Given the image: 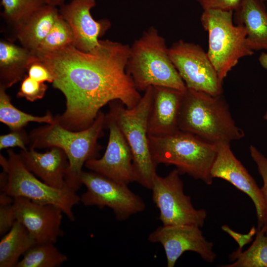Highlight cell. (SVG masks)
Here are the masks:
<instances>
[{"mask_svg":"<svg viewBox=\"0 0 267 267\" xmlns=\"http://www.w3.org/2000/svg\"><path fill=\"white\" fill-rule=\"evenodd\" d=\"M130 49L127 44L106 40L89 52L73 45L35 53L51 72L53 87L65 96V111L54 117L62 126L85 130L102 107L114 100L128 108L137 104L142 96L126 71Z\"/></svg>","mask_w":267,"mask_h":267,"instance_id":"6da1fadb","label":"cell"},{"mask_svg":"<svg viewBox=\"0 0 267 267\" xmlns=\"http://www.w3.org/2000/svg\"><path fill=\"white\" fill-rule=\"evenodd\" d=\"M105 126V115L100 111L93 123L79 131L68 130L55 118L51 124L32 130L30 146L33 148L56 147L66 154L69 166L65 176L67 187L77 191L82 185L81 176L86 162L96 158L97 140Z\"/></svg>","mask_w":267,"mask_h":267,"instance_id":"7a4b0ae2","label":"cell"},{"mask_svg":"<svg viewBox=\"0 0 267 267\" xmlns=\"http://www.w3.org/2000/svg\"><path fill=\"white\" fill-rule=\"evenodd\" d=\"M178 128L214 143H230L244 136L222 95L187 88L183 92Z\"/></svg>","mask_w":267,"mask_h":267,"instance_id":"3957f363","label":"cell"},{"mask_svg":"<svg viewBox=\"0 0 267 267\" xmlns=\"http://www.w3.org/2000/svg\"><path fill=\"white\" fill-rule=\"evenodd\" d=\"M126 71L138 91L163 87L185 92V84L173 63L165 39L151 26L130 46Z\"/></svg>","mask_w":267,"mask_h":267,"instance_id":"277c9868","label":"cell"},{"mask_svg":"<svg viewBox=\"0 0 267 267\" xmlns=\"http://www.w3.org/2000/svg\"><path fill=\"white\" fill-rule=\"evenodd\" d=\"M152 159L157 166L176 167L180 175L187 174L210 185L211 169L217 145L188 132L179 130L163 136H148Z\"/></svg>","mask_w":267,"mask_h":267,"instance_id":"5b68a950","label":"cell"},{"mask_svg":"<svg viewBox=\"0 0 267 267\" xmlns=\"http://www.w3.org/2000/svg\"><path fill=\"white\" fill-rule=\"evenodd\" d=\"M137 104L128 108L118 100L110 102L109 114L114 119L131 149L137 182L151 189L157 165L149 149L148 117L154 97V87L148 88Z\"/></svg>","mask_w":267,"mask_h":267,"instance_id":"8992f818","label":"cell"},{"mask_svg":"<svg viewBox=\"0 0 267 267\" xmlns=\"http://www.w3.org/2000/svg\"><path fill=\"white\" fill-rule=\"evenodd\" d=\"M233 17V11L216 9H204L200 17L208 35L207 52L222 81L241 58L254 54L247 45L245 28L234 24Z\"/></svg>","mask_w":267,"mask_h":267,"instance_id":"52a82bcc","label":"cell"},{"mask_svg":"<svg viewBox=\"0 0 267 267\" xmlns=\"http://www.w3.org/2000/svg\"><path fill=\"white\" fill-rule=\"evenodd\" d=\"M7 158L0 155V164L6 178L0 190L12 197H24L41 204H50L59 207L71 222L75 220L74 207L80 202L77 191L66 186L52 187L30 172L23 164L19 154L7 150Z\"/></svg>","mask_w":267,"mask_h":267,"instance_id":"ba28073f","label":"cell"},{"mask_svg":"<svg viewBox=\"0 0 267 267\" xmlns=\"http://www.w3.org/2000/svg\"><path fill=\"white\" fill-rule=\"evenodd\" d=\"M180 175L175 169L165 177L156 174L153 178L152 199L159 209V219L163 225L188 224L202 227L207 212L193 207L190 197L184 192Z\"/></svg>","mask_w":267,"mask_h":267,"instance_id":"9c48e42d","label":"cell"},{"mask_svg":"<svg viewBox=\"0 0 267 267\" xmlns=\"http://www.w3.org/2000/svg\"><path fill=\"white\" fill-rule=\"evenodd\" d=\"M81 182L86 191L80 196V202L86 206L107 207L118 221H125L145 209L144 201L128 185L91 171L82 172Z\"/></svg>","mask_w":267,"mask_h":267,"instance_id":"30bf717a","label":"cell"},{"mask_svg":"<svg viewBox=\"0 0 267 267\" xmlns=\"http://www.w3.org/2000/svg\"><path fill=\"white\" fill-rule=\"evenodd\" d=\"M170 58L187 89L214 96L222 92V81L199 45L180 40L169 48Z\"/></svg>","mask_w":267,"mask_h":267,"instance_id":"8fae6325","label":"cell"},{"mask_svg":"<svg viewBox=\"0 0 267 267\" xmlns=\"http://www.w3.org/2000/svg\"><path fill=\"white\" fill-rule=\"evenodd\" d=\"M105 126L109 130L106 150L100 158L88 160L85 166L117 182L128 185L137 182L130 147L113 117L105 115Z\"/></svg>","mask_w":267,"mask_h":267,"instance_id":"7c38bea8","label":"cell"},{"mask_svg":"<svg viewBox=\"0 0 267 267\" xmlns=\"http://www.w3.org/2000/svg\"><path fill=\"white\" fill-rule=\"evenodd\" d=\"M216 145V156L211 171L212 178L224 179L247 194L256 208L257 228L267 225V208L261 188L235 157L230 142H219Z\"/></svg>","mask_w":267,"mask_h":267,"instance_id":"4fadbf2b","label":"cell"},{"mask_svg":"<svg viewBox=\"0 0 267 267\" xmlns=\"http://www.w3.org/2000/svg\"><path fill=\"white\" fill-rule=\"evenodd\" d=\"M200 228L188 224L162 225L150 233L148 240L162 245L168 267H174L186 251L194 252L205 262L212 263L216 258L213 250V243L206 240Z\"/></svg>","mask_w":267,"mask_h":267,"instance_id":"5bb4252c","label":"cell"},{"mask_svg":"<svg viewBox=\"0 0 267 267\" xmlns=\"http://www.w3.org/2000/svg\"><path fill=\"white\" fill-rule=\"evenodd\" d=\"M17 221L21 223L37 243H55L64 235L61 228L63 212L50 204H41L24 197L14 198Z\"/></svg>","mask_w":267,"mask_h":267,"instance_id":"9a60e30c","label":"cell"},{"mask_svg":"<svg viewBox=\"0 0 267 267\" xmlns=\"http://www.w3.org/2000/svg\"><path fill=\"white\" fill-rule=\"evenodd\" d=\"M96 0H71L60 6L59 12L70 25L73 33L75 46L84 52H89L99 45L102 36L110 26L107 20L96 21L90 10Z\"/></svg>","mask_w":267,"mask_h":267,"instance_id":"2e32d148","label":"cell"},{"mask_svg":"<svg viewBox=\"0 0 267 267\" xmlns=\"http://www.w3.org/2000/svg\"><path fill=\"white\" fill-rule=\"evenodd\" d=\"M183 92L154 87V97L148 121V135L163 136L179 130L178 121Z\"/></svg>","mask_w":267,"mask_h":267,"instance_id":"e0dca14e","label":"cell"},{"mask_svg":"<svg viewBox=\"0 0 267 267\" xmlns=\"http://www.w3.org/2000/svg\"><path fill=\"white\" fill-rule=\"evenodd\" d=\"M19 154L25 167L43 181L55 188L67 186L65 176L69 162L62 149L53 147L41 153L29 147Z\"/></svg>","mask_w":267,"mask_h":267,"instance_id":"ac0fdd59","label":"cell"},{"mask_svg":"<svg viewBox=\"0 0 267 267\" xmlns=\"http://www.w3.org/2000/svg\"><path fill=\"white\" fill-rule=\"evenodd\" d=\"M234 18L235 24L245 28L252 50H267V12L261 0H242Z\"/></svg>","mask_w":267,"mask_h":267,"instance_id":"d6986e66","label":"cell"},{"mask_svg":"<svg viewBox=\"0 0 267 267\" xmlns=\"http://www.w3.org/2000/svg\"><path fill=\"white\" fill-rule=\"evenodd\" d=\"M59 15L57 7L44 5L15 30L16 38L22 46L35 54Z\"/></svg>","mask_w":267,"mask_h":267,"instance_id":"ffe728a7","label":"cell"},{"mask_svg":"<svg viewBox=\"0 0 267 267\" xmlns=\"http://www.w3.org/2000/svg\"><path fill=\"white\" fill-rule=\"evenodd\" d=\"M34 53L10 42H0V86L7 89L20 81Z\"/></svg>","mask_w":267,"mask_h":267,"instance_id":"44dd1931","label":"cell"},{"mask_svg":"<svg viewBox=\"0 0 267 267\" xmlns=\"http://www.w3.org/2000/svg\"><path fill=\"white\" fill-rule=\"evenodd\" d=\"M37 243L26 227L17 221L0 241V267H16L21 256Z\"/></svg>","mask_w":267,"mask_h":267,"instance_id":"7402d4cb","label":"cell"},{"mask_svg":"<svg viewBox=\"0 0 267 267\" xmlns=\"http://www.w3.org/2000/svg\"><path fill=\"white\" fill-rule=\"evenodd\" d=\"M233 262L222 267H267V231L256 228V237L245 251L237 249L229 255Z\"/></svg>","mask_w":267,"mask_h":267,"instance_id":"603a6c76","label":"cell"},{"mask_svg":"<svg viewBox=\"0 0 267 267\" xmlns=\"http://www.w3.org/2000/svg\"><path fill=\"white\" fill-rule=\"evenodd\" d=\"M6 89L0 86V121L8 126L11 131L22 129L29 122L47 124L54 121V117L49 111L43 116H37L16 108L12 104Z\"/></svg>","mask_w":267,"mask_h":267,"instance_id":"cb8c5ba5","label":"cell"},{"mask_svg":"<svg viewBox=\"0 0 267 267\" xmlns=\"http://www.w3.org/2000/svg\"><path fill=\"white\" fill-rule=\"evenodd\" d=\"M51 242L37 243L24 255L16 267H57L68 260Z\"/></svg>","mask_w":267,"mask_h":267,"instance_id":"d4e9b609","label":"cell"},{"mask_svg":"<svg viewBox=\"0 0 267 267\" xmlns=\"http://www.w3.org/2000/svg\"><path fill=\"white\" fill-rule=\"evenodd\" d=\"M73 45L75 46L72 29L60 14L36 52H52Z\"/></svg>","mask_w":267,"mask_h":267,"instance_id":"484cf974","label":"cell"},{"mask_svg":"<svg viewBox=\"0 0 267 267\" xmlns=\"http://www.w3.org/2000/svg\"><path fill=\"white\" fill-rule=\"evenodd\" d=\"M2 17L15 30L32 14L46 4L45 0H1Z\"/></svg>","mask_w":267,"mask_h":267,"instance_id":"4316f807","label":"cell"},{"mask_svg":"<svg viewBox=\"0 0 267 267\" xmlns=\"http://www.w3.org/2000/svg\"><path fill=\"white\" fill-rule=\"evenodd\" d=\"M47 89V86L44 83L36 81L28 76H24L17 97H24L27 100L33 102L42 99Z\"/></svg>","mask_w":267,"mask_h":267,"instance_id":"83f0119b","label":"cell"},{"mask_svg":"<svg viewBox=\"0 0 267 267\" xmlns=\"http://www.w3.org/2000/svg\"><path fill=\"white\" fill-rule=\"evenodd\" d=\"M27 72L29 77L39 82L52 83L53 81L50 70L35 54L30 59Z\"/></svg>","mask_w":267,"mask_h":267,"instance_id":"f1b7e54d","label":"cell"},{"mask_svg":"<svg viewBox=\"0 0 267 267\" xmlns=\"http://www.w3.org/2000/svg\"><path fill=\"white\" fill-rule=\"evenodd\" d=\"M30 143L29 135L23 129L11 131L7 134L0 136V150L8 147H18L21 150H27L26 145Z\"/></svg>","mask_w":267,"mask_h":267,"instance_id":"f546056e","label":"cell"},{"mask_svg":"<svg viewBox=\"0 0 267 267\" xmlns=\"http://www.w3.org/2000/svg\"><path fill=\"white\" fill-rule=\"evenodd\" d=\"M249 150L251 156L256 164L258 172L263 181V185L261 188L267 208V158L253 145L250 146ZM262 227L267 231V224Z\"/></svg>","mask_w":267,"mask_h":267,"instance_id":"4dcf8cb0","label":"cell"},{"mask_svg":"<svg viewBox=\"0 0 267 267\" xmlns=\"http://www.w3.org/2000/svg\"><path fill=\"white\" fill-rule=\"evenodd\" d=\"M16 221L13 202L0 204V235L1 236L6 233Z\"/></svg>","mask_w":267,"mask_h":267,"instance_id":"1f68e13d","label":"cell"},{"mask_svg":"<svg viewBox=\"0 0 267 267\" xmlns=\"http://www.w3.org/2000/svg\"><path fill=\"white\" fill-rule=\"evenodd\" d=\"M242 0H204L200 4L203 9H216L235 11L239 7Z\"/></svg>","mask_w":267,"mask_h":267,"instance_id":"d6a6232c","label":"cell"},{"mask_svg":"<svg viewBox=\"0 0 267 267\" xmlns=\"http://www.w3.org/2000/svg\"><path fill=\"white\" fill-rule=\"evenodd\" d=\"M222 229L229 234L238 244V249H242L244 245L250 242L253 239V237L256 234V228L255 226H253L249 233L246 234H240L232 230L226 225L222 226Z\"/></svg>","mask_w":267,"mask_h":267,"instance_id":"836d02e7","label":"cell"},{"mask_svg":"<svg viewBox=\"0 0 267 267\" xmlns=\"http://www.w3.org/2000/svg\"><path fill=\"white\" fill-rule=\"evenodd\" d=\"M47 4L53 6H61L64 4L65 0H45Z\"/></svg>","mask_w":267,"mask_h":267,"instance_id":"e575fe53","label":"cell"},{"mask_svg":"<svg viewBox=\"0 0 267 267\" xmlns=\"http://www.w3.org/2000/svg\"><path fill=\"white\" fill-rule=\"evenodd\" d=\"M259 61L261 65L265 69H267V54L262 53L259 57Z\"/></svg>","mask_w":267,"mask_h":267,"instance_id":"d590c367","label":"cell"},{"mask_svg":"<svg viewBox=\"0 0 267 267\" xmlns=\"http://www.w3.org/2000/svg\"><path fill=\"white\" fill-rule=\"evenodd\" d=\"M264 118L265 120L267 121V111H266V112L265 113V114L264 115Z\"/></svg>","mask_w":267,"mask_h":267,"instance_id":"8d00e7d4","label":"cell"},{"mask_svg":"<svg viewBox=\"0 0 267 267\" xmlns=\"http://www.w3.org/2000/svg\"><path fill=\"white\" fill-rule=\"evenodd\" d=\"M261 0V1H266V4H267V8H266V10H267V0Z\"/></svg>","mask_w":267,"mask_h":267,"instance_id":"74e56055","label":"cell"},{"mask_svg":"<svg viewBox=\"0 0 267 267\" xmlns=\"http://www.w3.org/2000/svg\"><path fill=\"white\" fill-rule=\"evenodd\" d=\"M195 0L197 1L198 2H199V3H200L201 2H202L204 0Z\"/></svg>","mask_w":267,"mask_h":267,"instance_id":"f35d334b","label":"cell"}]
</instances>
